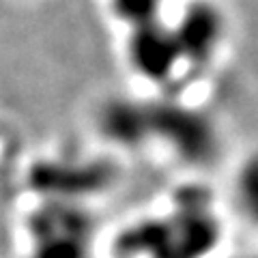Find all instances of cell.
Here are the masks:
<instances>
[{"label": "cell", "mask_w": 258, "mask_h": 258, "mask_svg": "<svg viewBox=\"0 0 258 258\" xmlns=\"http://www.w3.org/2000/svg\"><path fill=\"white\" fill-rule=\"evenodd\" d=\"M230 200L241 220L258 230V149L237 164L230 181Z\"/></svg>", "instance_id": "6da1fadb"}, {"label": "cell", "mask_w": 258, "mask_h": 258, "mask_svg": "<svg viewBox=\"0 0 258 258\" xmlns=\"http://www.w3.org/2000/svg\"><path fill=\"white\" fill-rule=\"evenodd\" d=\"M224 258H258V252H245V254H230Z\"/></svg>", "instance_id": "7a4b0ae2"}]
</instances>
